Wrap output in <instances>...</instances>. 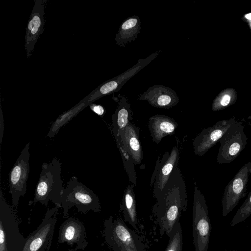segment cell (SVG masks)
Returning a JSON list of instances; mask_svg holds the SVG:
<instances>
[{
    "mask_svg": "<svg viewBox=\"0 0 251 251\" xmlns=\"http://www.w3.org/2000/svg\"><path fill=\"white\" fill-rule=\"evenodd\" d=\"M41 168L34 199L29 204L39 202L47 206L49 201H51L55 206L61 207L62 196L65 188L61 177L60 161L54 158L49 163H43Z\"/></svg>",
    "mask_w": 251,
    "mask_h": 251,
    "instance_id": "6da1fadb",
    "label": "cell"
},
{
    "mask_svg": "<svg viewBox=\"0 0 251 251\" xmlns=\"http://www.w3.org/2000/svg\"><path fill=\"white\" fill-rule=\"evenodd\" d=\"M75 206L78 212L86 215L89 210L98 213L100 205L97 195L88 187L78 181L76 176H72L64 188L62 196L61 207L63 209V218L69 217V210Z\"/></svg>",
    "mask_w": 251,
    "mask_h": 251,
    "instance_id": "7a4b0ae2",
    "label": "cell"
},
{
    "mask_svg": "<svg viewBox=\"0 0 251 251\" xmlns=\"http://www.w3.org/2000/svg\"><path fill=\"white\" fill-rule=\"evenodd\" d=\"M103 236L113 251H146L141 238L121 218L111 216L104 222Z\"/></svg>",
    "mask_w": 251,
    "mask_h": 251,
    "instance_id": "3957f363",
    "label": "cell"
},
{
    "mask_svg": "<svg viewBox=\"0 0 251 251\" xmlns=\"http://www.w3.org/2000/svg\"><path fill=\"white\" fill-rule=\"evenodd\" d=\"M165 193L154 205L153 213L159 226V233L169 237L175 225L179 222L187 206L186 196L177 191Z\"/></svg>",
    "mask_w": 251,
    "mask_h": 251,
    "instance_id": "277c9868",
    "label": "cell"
},
{
    "mask_svg": "<svg viewBox=\"0 0 251 251\" xmlns=\"http://www.w3.org/2000/svg\"><path fill=\"white\" fill-rule=\"evenodd\" d=\"M25 238L20 233L15 213L0 191V251H23Z\"/></svg>",
    "mask_w": 251,
    "mask_h": 251,
    "instance_id": "5b68a950",
    "label": "cell"
},
{
    "mask_svg": "<svg viewBox=\"0 0 251 251\" xmlns=\"http://www.w3.org/2000/svg\"><path fill=\"white\" fill-rule=\"evenodd\" d=\"M192 226L195 251H207L211 225L205 199L196 185L194 188Z\"/></svg>",
    "mask_w": 251,
    "mask_h": 251,
    "instance_id": "8992f818",
    "label": "cell"
},
{
    "mask_svg": "<svg viewBox=\"0 0 251 251\" xmlns=\"http://www.w3.org/2000/svg\"><path fill=\"white\" fill-rule=\"evenodd\" d=\"M244 126L237 121L227 129L219 140L220 144L217 157L219 164H228L235 160L247 144Z\"/></svg>",
    "mask_w": 251,
    "mask_h": 251,
    "instance_id": "52a82bcc",
    "label": "cell"
},
{
    "mask_svg": "<svg viewBox=\"0 0 251 251\" xmlns=\"http://www.w3.org/2000/svg\"><path fill=\"white\" fill-rule=\"evenodd\" d=\"M60 207L48 209L37 228L25 238L23 251H49L52 243L57 216Z\"/></svg>",
    "mask_w": 251,
    "mask_h": 251,
    "instance_id": "ba28073f",
    "label": "cell"
},
{
    "mask_svg": "<svg viewBox=\"0 0 251 251\" xmlns=\"http://www.w3.org/2000/svg\"><path fill=\"white\" fill-rule=\"evenodd\" d=\"M29 146L28 142L21 151L9 175V193L14 207H17L20 197L24 196L26 191L29 173Z\"/></svg>",
    "mask_w": 251,
    "mask_h": 251,
    "instance_id": "9c48e42d",
    "label": "cell"
},
{
    "mask_svg": "<svg viewBox=\"0 0 251 251\" xmlns=\"http://www.w3.org/2000/svg\"><path fill=\"white\" fill-rule=\"evenodd\" d=\"M251 161L244 164L226 186L222 199V213L227 216L246 195Z\"/></svg>",
    "mask_w": 251,
    "mask_h": 251,
    "instance_id": "30bf717a",
    "label": "cell"
},
{
    "mask_svg": "<svg viewBox=\"0 0 251 251\" xmlns=\"http://www.w3.org/2000/svg\"><path fill=\"white\" fill-rule=\"evenodd\" d=\"M161 51V50L156 51L145 59H139L131 68L100 85L86 97L87 103L89 104L101 97L120 91L122 87L129 79L150 64Z\"/></svg>",
    "mask_w": 251,
    "mask_h": 251,
    "instance_id": "8fae6325",
    "label": "cell"
},
{
    "mask_svg": "<svg viewBox=\"0 0 251 251\" xmlns=\"http://www.w3.org/2000/svg\"><path fill=\"white\" fill-rule=\"evenodd\" d=\"M115 139L122 157L130 159L135 165L141 163L143 153L138 127L129 123Z\"/></svg>",
    "mask_w": 251,
    "mask_h": 251,
    "instance_id": "7c38bea8",
    "label": "cell"
},
{
    "mask_svg": "<svg viewBox=\"0 0 251 251\" xmlns=\"http://www.w3.org/2000/svg\"><path fill=\"white\" fill-rule=\"evenodd\" d=\"M236 120L234 118L217 122L212 126L203 129L194 139L195 155L203 156L216 144L229 127Z\"/></svg>",
    "mask_w": 251,
    "mask_h": 251,
    "instance_id": "4fadbf2b",
    "label": "cell"
},
{
    "mask_svg": "<svg viewBox=\"0 0 251 251\" xmlns=\"http://www.w3.org/2000/svg\"><path fill=\"white\" fill-rule=\"evenodd\" d=\"M46 0H36L26 28L25 49L28 58L34 45L44 30Z\"/></svg>",
    "mask_w": 251,
    "mask_h": 251,
    "instance_id": "5bb4252c",
    "label": "cell"
},
{
    "mask_svg": "<svg viewBox=\"0 0 251 251\" xmlns=\"http://www.w3.org/2000/svg\"><path fill=\"white\" fill-rule=\"evenodd\" d=\"M58 242L66 243L72 246L76 244L75 249L84 250L87 246L86 229L83 224L78 219L70 218L60 225L58 236Z\"/></svg>",
    "mask_w": 251,
    "mask_h": 251,
    "instance_id": "9a60e30c",
    "label": "cell"
},
{
    "mask_svg": "<svg viewBox=\"0 0 251 251\" xmlns=\"http://www.w3.org/2000/svg\"><path fill=\"white\" fill-rule=\"evenodd\" d=\"M138 100H147L153 107L168 109L176 105L179 101V98L174 90L159 85L150 87L140 95Z\"/></svg>",
    "mask_w": 251,
    "mask_h": 251,
    "instance_id": "2e32d148",
    "label": "cell"
},
{
    "mask_svg": "<svg viewBox=\"0 0 251 251\" xmlns=\"http://www.w3.org/2000/svg\"><path fill=\"white\" fill-rule=\"evenodd\" d=\"M178 157V151L176 147L173 148L170 154L168 151L164 154L163 158L159 165L156 173L154 193L157 200L160 198L163 193L164 188L177 162Z\"/></svg>",
    "mask_w": 251,
    "mask_h": 251,
    "instance_id": "e0dca14e",
    "label": "cell"
},
{
    "mask_svg": "<svg viewBox=\"0 0 251 251\" xmlns=\"http://www.w3.org/2000/svg\"><path fill=\"white\" fill-rule=\"evenodd\" d=\"M177 126V123L174 119L163 114L152 116L148 122L152 140L157 144L164 137L173 134Z\"/></svg>",
    "mask_w": 251,
    "mask_h": 251,
    "instance_id": "ac0fdd59",
    "label": "cell"
},
{
    "mask_svg": "<svg viewBox=\"0 0 251 251\" xmlns=\"http://www.w3.org/2000/svg\"><path fill=\"white\" fill-rule=\"evenodd\" d=\"M141 29V22L137 15L126 18L120 25L115 39L117 45L125 47L126 45L137 39Z\"/></svg>",
    "mask_w": 251,
    "mask_h": 251,
    "instance_id": "d6986e66",
    "label": "cell"
},
{
    "mask_svg": "<svg viewBox=\"0 0 251 251\" xmlns=\"http://www.w3.org/2000/svg\"><path fill=\"white\" fill-rule=\"evenodd\" d=\"M132 119L131 104L125 96H122L112 117V129L115 138L130 123Z\"/></svg>",
    "mask_w": 251,
    "mask_h": 251,
    "instance_id": "ffe728a7",
    "label": "cell"
},
{
    "mask_svg": "<svg viewBox=\"0 0 251 251\" xmlns=\"http://www.w3.org/2000/svg\"><path fill=\"white\" fill-rule=\"evenodd\" d=\"M121 210L124 215V221L128 222L138 230V219L136 207V200L132 186L129 185L124 192Z\"/></svg>",
    "mask_w": 251,
    "mask_h": 251,
    "instance_id": "44dd1931",
    "label": "cell"
},
{
    "mask_svg": "<svg viewBox=\"0 0 251 251\" xmlns=\"http://www.w3.org/2000/svg\"><path fill=\"white\" fill-rule=\"evenodd\" d=\"M88 105L85 98L74 107L60 115L52 124L47 136L50 138L53 137L64 124Z\"/></svg>",
    "mask_w": 251,
    "mask_h": 251,
    "instance_id": "7402d4cb",
    "label": "cell"
},
{
    "mask_svg": "<svg viewBox=\"0 0 251 251\" xmlns=\"http://www.w3.org/2000/svg\"><path fill=\"white\" fill-rule=\"evenodd\" d=\"M237 93L233 88L224 90L215 98L212 104L213 111L223 110L233 104L236 101Z\"/></svg>",
    "mask_w": 251,
    "mask_h": 251,
    "instance_id": "603a6c76",
    "label": "cell"
},
{
    "mask_svg": "<svg viewBox=\"0 0 251 251\" xmlns=\"http://www.w3.org/2000/svg\"><path fill=\"white\" fill-rule=\"evenodd\" d=\"M169 237L168 244L165 251H182L183 234L179 221L175 225Z\"/></svg>",
    "mask_w": 251,
    "mask_h": 251,
    "instance_id": "cb8c5ba5",
    "label": "cell"
},
{
    "mask_svg": "<svg viewBox=\"0 0 251 251\" xmlns=\"http://www.w3.org/2000/svg\"><path fill=\"white\" fill-rule=\"evenodd\" d=\"M251 215V191L247 198L238 209L231 220L230 225L233 226L243 222Z\"/></svg>",
    "mask_w": 251,
    "mask_h": 251,
    "instance_id": "d4e9b609",
    "label": "cell"
},
{
    "mask_svg": "<svg viewBox=\"0 0 251 251\" xmlns=\"http://www.w3.org/2000/svg\"><path fill=\"white\" fill-rule=\"evenodd\" d=\"M90 108L94 112L100 116H102L105 112L104 108L100 105L92 104L90 105Z\"/></svg>",
    "mask_w": 251,
    "mask_h": 251,
    "instance_id": "484cf974",
    "label": "cell"
},
{
    "mask_svg": "<svg viewBox=\"0 0 251 251\" xmlns=\"http://www.w3.org/2000/svg\"><path fill=\"white\" fill-rule=\"evenodd\" d=\"M0 143L1 144L2 137L3 135V131H4V120L2 116V111L0 110Z\"/></svg>",
    "mask_w": 251,
    "mask_h": 251,
    "instance_id": "4316f807",
    "label": "cell"
},
{
    "mask_svg": "<svg viewBox=\"0 0 251 251\" xmlns=\"http://www.w3.org/2000/svg\"><path fill=\"white\" fill-rule=\"evenodd\" d=\"M75 251V249H70L68 251Z\"/></svg>",
    "mask_w": 251,
    "mask_h": 251,
    "instance_id": "83f0119b",
    "label": "cell"
},
{
    "mask_svg": "<svg viewBox=\"0 0 251 251\" xmlns=\"http://www.w3.org/2000/svg\"><path fill=\"white\" fill-rule=\"evenodd\" d=\"M236 251L235 250H231V251Z\"/></svg>",
    "mask_w": 251,
    "mask_h": 251,
    "instance_id": "f1b7e54d",
    "label": "cell"
}]
</instances>
